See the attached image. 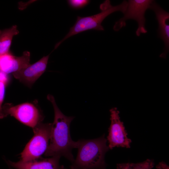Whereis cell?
Wrapping results in <instances>:
<instances>
[{
    "mask_svg": "<svg viewBox=\"0 0 169 169\" xmlns=\"http://www.w3.org/2000/svg\"><path fill=\"white\" fill-rule=\"evenodd\" d=\"M47 99L53 106L54 119L52 123L49 144L45 156H63L72 163L74 160L72 150L76 148L77 145V141L72 139L70 132V124L74 117L66 116L62 113L53 96L49 94Z\"/></svg>",
    "mask_w": 169,
    "mask_h": 169,
    "instance_id": "cell-1",
    "label": "cell"
},
{
    "mask_svg": "<svg viewBox=\"0 0 169 169\" xmlns=\"http://www.w3.org/2000/svg\"><path fill=\"white\" fill-rule=\"evenodd\" d=\"M52 124L41 123L33 128L34 135L21 154V160L37 159L46 151L50 140Z\"/></svg>",
    "mask_w": 169,
    "mask_h": 169,
    "instance_id": "cell-4",
    "label": "cell"
},
{
    "mask_svg": "<svg viewBox=\"0 0 169 169\" xmlns=\"http://www.w3.org/2000/svg\"><path fill=\"white\" fill-rule=\"evenodd\" d=\"M156 167L159 169H169L168 166L164 162L159 163Z\"/></svg>",
    "mask_w": 169,
    "mask_h": 169,
    "instance_id": "cell-16",
    "label": "cell"
},
{
    "mask_svg": "<svg viewBox=\"0 0 169 169\" xmlns=\"http://www.w3.org/2000/svg\"><path fill=\"white\" fill-rule=\"evenodd\" d=\"M5 116L10 115L23 124L33 129L42 123L44 116L37 105V101L26 102L17 105L5 104L2 106Z\"/></svg>",
    "mask_w": 169,
    "mask_h": 169,
    "instance_id": "cell-5",
    "label": "cell"
},
{
    "mask_svg": "<svg viewBox=\"0 0 169 169\" xmlns=\"http://www.w3.org/2000/svg\"><path fill=\"white\" fill-rule=\"evenodd\" d=\"M30 53L24 51L22 56H16L10 52L0 55V71L8 74L18 71L30 64Z\"/></svg>",
    "mask_w": 169,
    "mask_h": 169,
    "instance_id": "cell-9",
    "label": "cell"
},
{
    "mask_svg": "<svg viewBox=\"0 0 169 169\" xmlns=\"http://www.w3.org/2000/svg\"><path fill=\"white\" fill-rule=\"evenodd\" d=\"M19 33L16 25H13L8 28L0 30V55L10 52L13 38Z\"/></svg>",
    "mask_w": 169,
    "mask_h": 169,
    "instance_id": "cell-12",
    "label": "cell"
},
{
    "mask_svg": "<svg viewBox=\"0 0 169 169\" xmlns=\"http://www.w3.org/2000/svg\"><path fill=\"white\" fill-rule=\"evenodd\" d=\"M49 54L43 57L39 60L12 74L13 77L28 87H31L45 72Z\"/></svg>",
    "mask_w": 169,
    "mask_h": 169,
    "instance_id": "cell-8",
    "label": "cell"
},
{
    "mask_svg": "<svg viewBox=\"0 0 169 169\" xmlns=\"http://www.w3.org/2000/svg\"><path fill=\"white\" fill-rule=\"evenodd\" d=\"M149 9L155 13L158 23V36L162 40L164 44V52L160 55V57L166 59L169 50V13L154 1L150 5Z\"/></svg>",
    "mask_w": 169,
    "mask_h": 169,
    "instance_id": "cell-10",
    "label": "cell"
},
{
    "mask_svg": "<svg viewBox=\"0 0 169 169\" xmlns=\"http://www.w3.org/2000/svg\"><path fill=\"white\" fill-rule=\"evenodd\" d=\"M155 165L154 160L147 159L146 161L136 163H121L117 164V169H151Z\"/></svg>",
    "mask_w": 169,
    "mask_h": 169,
    "instance_id": "cell-13",
    "label": "cell"
},
{
    "mask_svg": "<svg viewBox=\"0 0 169 169\" xmlns=\"http://www.w3.org/2000/svg\"><path fill=\"white\" fill-rule=\"evenodd\" d=\"M153 0H129L126 10L123 17L115 22L113 29L115 31H118L126 25V21L129 19L136 21L138 23V28L136 34L139 36L141 33H145L147 32L145 27V13L149 9Z\"/></svg>",
    "mask_w": 169,
    "mask_h": 169,
    "instance_id": "cell-6",
    "label": "cell"
},
{
    "mask_svg": "<svg viewBox=\"0 0 169 169\" xmlns=\"http://www.w3.org/2000/svg\"><path fill=\"white\" fill-rule=\"evenodd\" d=\"M107 141L104 134L95 139L78 141V153L71 169H106L105 156L109 149Z\"/></svg>",
    "mask_w": 169,
    "mask_h": 169,
    "instance_id": "cell-2",
    "label": "cell"
},
{
    "mask_svg": "<svg viewBox=\"0 0 169 169\" xmlns=\"http://www.w3.org/2000/svg\"><path fill=\"white\" fill-rule=\"evenodd\" d=\"M67 2L69 6L75 9L82 8L88 5L90 3L89 0H68Z\"/></svg>",
    "mask_w": 169,
    "mask_h": 169,
    "instance_id": "cell-15",
    "label": "cell"
},
{
    "mask_svg": "<svg viewBox=\"0 0 169 169\" xmlns=\"http://www.w3.org/2000/svg\"><path fill=\"white\" fill-rule=\"evenodd\" d=\"M60 158L59 156H54L47 158L40 157L28 161L20 160L16 162L10 160L6 161V162L10 167L15 169H67L60 164Z\"/></svg>",
    "mask_w": 169,
    "mask_h": 169,
    "instance_id": "cell-11",
    "label": "cell"
},
{
    "mask_svg": "<svg viewBox=\"0 0 169 169\" xmlns=\"http://www.w3.org/2000/svg\"><path fill=\"white\" fill-rule=\"evenodd\" d=\"M110 111L111 124L107 138L109 149L112 150L115 147L130 148L131 141L128 138L123 123L120 120L119 111L116 107L111 108Z\"/></svg>",
    "mask_w": 169,
    "mask_h": 169,
    "instance_id": "cell-7",
    "label": "cell"
},
{
    "mask_svg": "<svg viewBox=\"0 0 169 169\" xmlns=\"http://www.w3.org/2000/svg\"><path fill=\"white\" fill-rule=\"evenodd\" d=\"M128 1L124 0L121 3L116 6H112L109 0H106L100 4L101 12L95 15L84 17L78 16L74 25L71 27L69 32L64 38L57 44L55 49L68 38L81 32L90 30L103 31L104 28L101 25L104 20L108 15L117 11L125 12L128 6Z\"/></svg>",
    "mask_w": 169,
    "mask_h": 169,
    "instance_id": "cell-3",
    "label": "cell"
},
{
    "mask_svg": "<svg viewBox=\"0 0 169 169\" xmlns=\"http://www.w3.org/2000/svg\"><path fill=\"white\" fill-rule=\"evenodd\" d=\"M8 82V74L0 71V119L5 117L3 110L2 104L5 97L6 86Z\"/></svg>",
    "mask_w": 169,
    "mask_h": 169,
    "instance_id": "cell-14",
    "label": "cell"
}]
</instances>
